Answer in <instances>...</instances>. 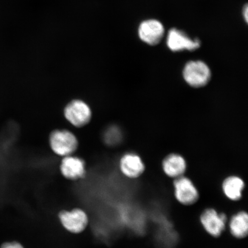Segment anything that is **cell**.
<instances>
[{
    "instance_id": "5bb4252c",
    "label": "cell",
    "mask_w": 248,
    "mask_h": 248,
    "mask_svg": "<svg viewBox=\"0 0 248 248\" xmlns=\"http://www.w3.org/2000/svg\"><path fill=\"white\" fill-rule=\"evenodd\" d=\"M122 133L119 127L116 126L108 127L104 133L105 142L110 145L119 143L123 138Z\"/></svg>"
},
{
    "instance_id": "9a60e30c",
    "label": "cell",
    "mask_w": 248,
    "mask_h": 248,
    "mask_svg": "<svg viewBox=\"0 0 248 248\" xmlns=\"http://www.w3.org/2000/svg\"><path fill=\"white\" fill-rule=\"evenodd\" d=\"M0 248H25L23 244L17 241H6L0 246Z\"/></svg>"
},
{
    "instance_id": "30bf717a",
    "label": "cell",
    "mask_w": 248,
    "mask_h": 248,
    "mask_svg": "<svg viewBox=\"0 0 248 248\" xmlns=\"http://www.w3.org/2000/svg\"><path fill=\"white\" fill-rule=\"evenodd\" d=\"M164 29L162 23L156 20L143 21L139 26V38L147 44L155 46L163 38Z\"/></svg>"
},
{
    "instance_id": "8fae6325",
    "label": "cell",
    "mask_w": 248,
    "mask_h": 248,
    "mask_svg": "<svg viewBox=\"0 0 248 248\" xmlns=\"http://www.w3.org/2000/svg\"><path fill=\"white\" fill-rule=\"evenodd\" d=\"M162 169L164 174L170 178L175 179L185 175L187 169V164L181 155L173 153L164 157Z\"/></svg>"
},
{
    "instance_id": "52a82bcc",
    "label": "cell",
    "mask_w": 248,
    "mask_h": 248,
    "mask_svg": "<svg viewBox=\"0 0 248 248\" xmlns=\"http://www.w3.org/2000/svg\"><path fill=\"white\" fill-rule=\"evenodd\" d=\"M86 163L81 157L69 155L62 157L60 170L65 179L71 181H78L86 175Z\"/></svg>"
},
{
    "instance_id": "3957f363",
    "label": "cell",
    "mask_w": 248,
    "mask_h": 248,
    "mask_svg": "<svg viewBox=\"0 0 248 248\" xmlns=\"http://www.w3.org/2000/svg\"><path fill=\"white\" fill-rule=\"evenodd\" d=\"M183 76L188 85L199 88L209 83L212 73L208 65L203 61H191L185 64Z\"/></svg>"
},
{
    "instance_id": "8992f818",
    "label": "cell",
    "mask_w": 248,
    "mask_h": 248,
    "mask_svg": "<svg viewBox=\"0 0 248 248\" xmlns=\"http://www.w3.org/2000/svg\"><path fill=\"white\" fill-rule=\"evenodd\" d=\"M173 194L176 201L184 206H191L200 198V192L193 181L185 175L173 179Z\"/></svg>"
},
{
    "instance_id": "277c9868",
    "label": "cell",
    "mask_w": 248,
    "mask_h": 248,
    "mask_svg": "<svg viewBox=\"0 0 248 248\" xmlns=\"http://www.w3.org/2000/svg\"><path fill=\"white\" fill-rule=\"evenodd\" d=\"M58 217L61 225L70 233H81L86 230L89 225L88 214L80 208L62 210L59 212Z\"/></svg>"
},
{
    "instance_id": "5b68a950",
    "label": "cell",
    "mask_w": 248,
    "mask_h": 248,
    "mask_svg": "<svg viewBox=\"0 0 248 248\" xmlns=\"http://www.w3.org/2000/svg\"><path fill=\"white\" fill-rule=\"evenodd\" d=\"M200 221L207 234L214 238H218L224 232L228 220L225 214L209 207L202 212Z\"/></svg>"
},
{
    "instance_id": "7c38bea8",
    "label": "cell",
    "mask_w": 248,
    "mask_h": 248,
    "mask_svg": "<svg viewBox=\"0 0 248 248\" xmlns=\"http://www.w3.org/2000/svg\"><path fill=\"white\" fill-rule=\"evenodd\" d=\"M246 184L244 180L237 175H229L222 182L223 194L228 200L232 202L239 201L243 197Z\"/></svg>"
},
{
    "instance_id": "ba28073f",
    "label": "cell",
    "mask_w": 248,
    "mask_h": 248,
    "mask_svg": "<svg viewBox=\"0 0 248 248\" xmlns=\"http://www.w3.org/2000/svg\"><path fill=\"white\" fill-rule=\"evenodd\" d=\"M121 173L129 179H138L145 172V165L140 156L135 153H127L120 157L119 163Z\"/></svg>"
},
{
    "instance_id": "4fadbf2b",
    "label": "cell",
    "mask_w": 248,
    "mask_h": 248,
    "mask_svg": "<svg viewBox=\"0 0 248 248\" xmlns=\"http://www.w3.org/2000/svg\"><path fill=\"white\" fill-rule=\"evenodd\" d=\"M229 231L232 237L244 239L248 234V215L245 211L234 214L228 221Z\"/></svg>"
},
{
    "instance_id": "7a4b0ae2",
    "label": "cell",
    "mask_w": 248,
    "mask_h": 248,
    "mask_svg": "<svg viewBox=\"0 0 248 248\" xmlns=\"http://www.w3.org/2000/svg\"><path fill=\"white\" fill-rule=\"evenodd\" d=\"M67 122L76 128H82L91 122L93 113L89 105L80 99H74L68 103L63 110Z\"/></svg>"
},
{
    "instance_id": "2e32d148",
    "label": "cell",
    "mask_w": 248,
    "mask_h": 248,
    "mask_svg": "<svg viewBox=\"0 0 248 248\" xmlns=\"http://www.w3.org/2000/svg\"><path fill=\"white\" fill-rule=\"evenodd\" d=\"M244 17L245 18V20H246V22L248 23V5L247 4L246 6H245V7L244 8Z\"/></svg>"
},
{
    "instance_id": "9c48e42d",
    "label": "cell",
    "mask_w": 248,
    "mask_h": 248,
    "mask_svg": "<svg viewBox=\"0 0 248 248\" xmlns=\"http://www.w3.org/2000/svg\"><path fill=\"white\" fill-rule=\"evenodd\" d=\"M167 45L170 50L173 52L194 51L200 47L201 43L198 39L189 38L183 31L172 29L167 35Z\"/></svg>"
},
{
    "instance_id": "6da1fadb",
    "label": "cell",
    "mask_w": 248,
    "mask_h": 248,
    "mask_svg": "<svg viewBox=\"0 0 248 248\" xmlns=\"http://www.w3.org/2000/svg\"><path fill=\"white\" fill-rule=\"evenodd\" d=\"M49 147L58 156L64 157L74 155L79 147L76 135L68 129H55L49 134Z\"/></svg>"
}]
</instances>
